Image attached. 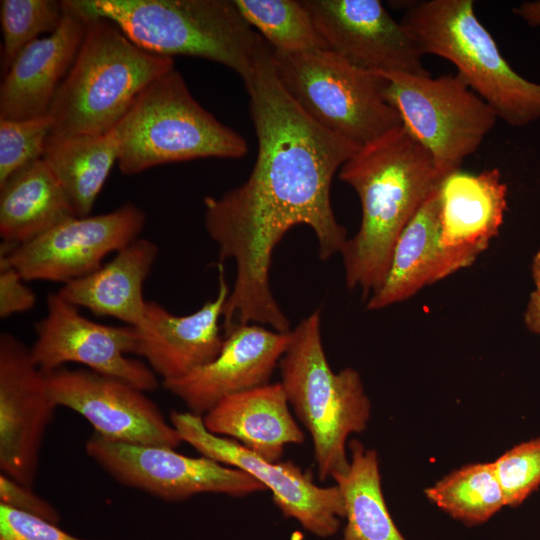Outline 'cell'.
Returning a JSON list of instances; mask_svg holds the SVG:
<instances>
[{
    "label": "cell",
    "mask_w": 540,
    "mask_h": 540,
    "mask_svg": "<svg viewBox=\"0 0 540 540\" xmlns=\"http://www.w3.org/2000/svg\"><path fill=\"white\" fill-rule=\"evenodd\" d=\"M258 142L253 170L219 198H204V224L220 262L236 264L223 311L228 333L245 324L290 332L269 281L272 254L284 234L305 224L315 233L319 257L340 253L347 241L330 200L335 173L359 148L309 117L282 87L270 47L243 81Z\"/></svg>",
    "instance_id": "1"
},
{
    "label": "cell",
    "mask_w": 540,
    "mask_h": 540,
    "mask_svg": "<svg viewBox=\"0 0 540 540\" xmlns=\"http://www.w3.org/2000/svg\"><path fill=\"white\" fill-rule=\"evenodd\" d=\"M339 178L355 190L362 208L358 232L340 252L346 284L367 297L383 282L399 235L442 178L403 125L360 148Z\"/></svg>",
    "instance_id": "2"
},
{
    "label": "cell",
    "mask_w": 540,
    "mask_h": 540,
    "mask_svg": "<svg viewBox=\"0 0 540 540\" xmlns=\"http://www.w3.org/2000/svg\"><path fill=\"white\" fill-rule=\"evenodd\" d=\"M84 4L87 30L49 111L51 139L109 132L152 81L174 68L172 58L140 48Z\"/></svg>",
    "instance_id": "3"
},
{
    "label": "cell",
    "mask_w": 540,
    "mask_h": 540,
    "mask_svg": "<svg viewBox=\"0 0 540 540\" xmlns=\"http://www.w3.org/2000/svg\"><path fill=\"white\" fill-rule=\"evenodd\" d=\"M94 13L116 24L140 48L172 58L217 62L242 81L270 48L235 0H87Z\"/></svg>",
    "instance_id": "4"
},
{
    "label": "cell",
    "mask_w": 540,
    "mask_h": 540,
    "mask_svg": "<svg viewBox=\"0 0 540 540\" xmlns=\"http://www.w3.org/2000/svg\"><path fill=\"white\" fill-rule=\"evenodd\" d=\"M279 367L288 402L312 438L320 480L345 474L350 465L347 440L367 428L371 403L355 369H331L322 345L319 309L291 331Z\"/></svg>",
    "instance_id": "5"
},
{
    "label": "cell",
    "mask_w": 540,
    "mask_h": 540,
    "mask_svg": "<svg viewBox=\"0 0 540 540\" xmlns=\"http://www.w3.org/2000/svg\"><path fill=\"white\" fill-rule=\"evenodd\" d=\"M400 22L424 54L451 62L497 118L515 127L540 119V84L525 79L510 66L477 18L474 1L416 2Z\"/></svg>",
    "instance_id": "6"
},
{
    "label": "cell",
    "mask_w": 540,
    "mask_h": 540,
    "mask_svg": "<svg viewBox=\"0 0 540 540\" xmlns=\"http://www.w3.org/2000/svg\"><path fill=\"white\" fill-rule=\"evenodd\" d=\"M118 168L134 175L199 158H241L246 140L202 107L173 68L152 81L113 128Z\"/></svg>",
    "instance_id": "7"
},
{
    "label": "cell",
    "mask_w": 540,
    "mask_h": 540,
    "mask_svg": "<svg viewBox=\"0 0 540 540\" xmlns=\"http://www.w3.org/2000/svg\"><path fill=\"white\" fill-rule=\"evenodd\" d=\"M275 73L296 104L320 126L365 147L402 125L385 100L384 78L330 49L273 51Z\"/></svg>",
    "instance_id": "8"
},
{
    "label": "cell",
    "mask_w": 540,
    "mask_h": 540,
    "mask_svg": "<svg viewBox=\"0 0 540 540\" xmlns=\"http://www.w3.org/2000/svg\"><path fill=\"white\" fill-rule=\"evenodd\" d=\"M375 73L384 78L385 100L429 152L442 179L477 151L498 119L457 73Z\"/></svg>",
    "instance_id": "9"
},
{
    "label": "cell",
    "mask_w": 540,
    "mask_h": 540,
    "mask_svg": "<svg viewBox=\"0 0 540 540\" xmlns=\"http://www.w3.org/2000/svg\"><path fill=\"white\" fill-rule=\"evenodd\" d=\"M85 452L118 483L168 502L201 493L244 497L266 490L238 468L205 456L189 457L171 447L113 441L93 432Z\"/></svg>",
    "instance_id": "10"
},
{
    "label": "cell",
    "mask_w": 540,
    "mask_h": 540,
    "mask_svg": "<svg viewBox=\"0 0 540 540\" xmlns=\"http://www.w3.org/2000/svg\"><path fill=\"white\" fill-rule=\"evenodd\" d=\"M169 421L182 442L202 456L238 468L263 484L285 518L296 520L306 531L321 538L339 530L345 504L337 485L318 486L291 461L265 460L233 439L212 434L200 415L172 410Z\"/></svg>",
    "instance_id": "11"
},
{
    "label": "cell",
    "mask_w": 540,
    "mask_h": 540,
    "mask_svg": "<svg viewBox=\"0 0 540 540\" xmlns=\"http://www.w3.org/2000/svg\"><path fill=\"white\" fill-rule=\"evenodd\" d=\"M146 222L133 203L85 217H72L21 245L1 244L0 261L14 267L25 281L63 284L102 266L104 258L139 238Z\"/></svg>",
    "instance_id": "12"
},
{
    "label": "cell",
    "mask_w": 540,
    "mask_h": 540,
    "mask_svg": "<svg viewBox=\"0 0 540 540\" xmlns=\"http://www.w3.org/2000/svg\"><path fill=\"white\" fill-rule=\"evenodd\" d=\"M47 312L35 324V341L30 348L33 362L43 373L78 363L92 371L124 380L144 392L159 386L157 375L135 354L134 327L110 326L84 317L78 307L58 292L49 293Z\"/></svg>",
    "instance_id": "13"
},
{
    "label": "cell",
    "mask_w": 540,
    "mask_h": 540,
    "mask_svg": "<svg viewBox=\"0 0 540 540\" xmlns=\"http://www.w3.org/2000/svg\"><path fill=\"white\" fill-rule=\"evenodd\" d=\"M44 374L56 406L77 412L106 439L174 449L182 442L158 405L124 380L87 368L61 367Z\"/></svg>",
    "instance_id": "14"
},
{
    "label": "cell",
    "mask_w": 540,
    "mask_h": 540,
    "mask_svg": "<svg viewBox=\"0 0 540 540\" xmlns=\"http://www.w3.org/2000/svg\"><path fill=\"white\" fill-rule=\"evenodd\" d=\"M56 404L30 348L9 332L0 335V470L33 486L45 432Z\"/></svg>",
    "instance_id": "15"
},
{
    "label": "cell",
    "mask_w": 540,
    "mask_h": 540,
    "mask_svg": "<svg viewBox=\"0 0 540 540\" xmlns=\"http://www.w3.org/2000/svg\"><path fill=\"white\" fill-rule=\"evenodd\" d=\"M330 50L372 72L428 74L425 55L378 0H302Z\"/></svg>",
    "instance_id": "16"
},
{
    "label": "cell",
    "mask_w": 540,
    "mask_h": 540,
    "mask_svg": "<svg viewBox=\"0 0 540 540\" xmlns=\"http://www.w3.org/2000/svg\"><path fill=\"white\" fill-rule=\"evenodd\" d=\"M290 340L291 331L254 323L237 326L225 336L215 359L162 385L189 412L203 416L228 396L268 384Z\"/></svg>",
    "instance_id": "17"
},
{
    "label": "cell",
    "mask_w": 540,
    "mask_h": 540,
    "mask_svg": "<svg viewBox=\"0 0 540 540\" xmlns=\"http://www.w3.org/2000/svg\"><path fill=\"white\" fill-rule=\"evenodd\" d=\"M56 31L27 45L3 75L0 119L22 120L49 114L85 37L89 13L84 0H62Z\"/></svg>",
    "instance_id": "18"
},
{
    "label": "cell",
    "mask_w": 540,
    "mask_h": 540,
    "mask_svg": "<svg viewBox=\"0 0 540 540\" xmlns=\"http://www.w3.org/2000/svg\"><path fill=\"white\" fill-rule=\"evenodd\" d=\"M218 281L216 297L188 315H175L157 302H147L144 321L134 328L135 355L145 358L163 381L180 378L219 354L224 342L219 322L231 291L221 262Z\"/></svg>",
    "instance_id": "19"
},
{
    "label": "cell",
    "mask_w": 540,
    "mask_h": 540,
    "mask_svg": "<svg viewBox=\"0 0 540 540\" xmlns=\"http://www.w3.org/2000/svg\"><path fill=\"white\" fill-rule=\"evenodd\" d=\"M440 243L458 269L470 266L488 247L507 211V185L498 169H461L438 187Z\"/></svg>",
    "instance_id": "20"
},
{
    "label": "cell",
    "mask_w": 540,
    "mask_h": 540,
    "mask_svg": "<svg viewBox=\"0 0 540 540\" xmlns=\"http://www.w3.org/2000/svg\"><path fill=\"white\" fill-rule=\"evenodd\" d=\"M280 382L228 396L202 416L212 434L239 442L259 457L277 462L289 444L305 435L293 418Z\"/></svg>",
    "instance_id": "21"
},
{
    "label": "cell",
    "mask_w": 540,
    "mask_h": 540,
    "mask_svg": "<svg viewBox=\"0 0 540 540\" xmlns=\"http://www.w3.org/2000/svg\"><path fill=\"white\" fill-rule=\"evenodd\" d=\"M458 270L440 243L437 188L426 198L399 235L386 276L368 298L366 308L378 310L405 301L425 286Z\"/></svg>",
    "instance_id": "22"
},
{
    "label": "cell",
    "mask_w": 540,
    "mask_h": 540,
    "mask_svg": "<svg viewBox=\"0 0 540 540\" xmlns=\"http://www.w3.org/2000/svg\"><path fill=\"white\" fill-rule=\"evenodd\" d=\"M151 240L137 238L96 271L65 283L58 294L76 307L109 316L134 328L145 318L143 285L158 256Z\"/></svg>",
    "instance_id": "23"
},
{
    "label": "cell",
    "mask_w": 540,
    "mask_h": 540,
    "mask_svg": "<svg viewBox=\"0 0 540 540\" xmlns=\"http://www.w3.org/2000/svg\"><path fill=\"white\" fill-rule=\"evenodd\" d=\"M75 216L62 186L43 158L0 185V236L5 244H24Z\"/></svg>",
    "instance_id": "24"
},
{
    "label": "cell",
    "mask_w": 540,
    "mask_h": 540,
    "mask_svg": "<svg viewBox=\"0 0 540 540\" xmlns=\"http://www.w3.org/2000/svg\"><path fill=\"white\" fill-rule=\"evenodd\" d=\"M119 144L114 130L100 135L48 138L43 159L62 186L76 216L90 215L112 167Z\"/></svg>",
    "instance_id": "25"
},
{
    "label": "cell",
    "mask_w": 540,
    "mask_h": 540,
    "mask_svg": "<svg viewBox=\"0 0 540 540\" xmlns=\"http://www.w3.org/2000/svg\"><path fill=\"white\" fill-rule=\"evenodd\" d=\"M348 446L349 468L333 478L345 504L346 524L340 540H407L387 508L376 451L358 440Z\"/></svg>",
    "instance_id": "26"
},
{
    "label": "cell",
    "mask_w": 540,
    "mask_h": 540,
    "mask_svg": "<svg viewBox=\"0 0 540 540\" xmlns=\"http://www.w3.org/2000/svg\"><path fill=\"white\" fill-rule=\"evenodd\" d=\"M425 495L466 526L485 523L506 506L492 462L462 466L428 487Z\"/></svg>",
    "instance_id": "27"
},
{
    "label": "cell",
    "mask_w": 540,
    "mask_h": 540,
    "mask_svg": "<svg viewBox=\"0 0 540 540\" xmlns=\"http://www.w3.org/2000/svg\"><path fill=\"white\" fill-rule=\"evenodd\" d=\"M235 3L274 52L291 54L329 49L302 0H235Z\"/></svg>",
    "instance_id": "28"
},
{
    "label": "cell",
    "mask_w": 540,
    "mask_h": 540,
    "mask_svg": "<svg viewBox=\"0 0 540 540\" xmlns=\"http://www.w3.org/2000/svg\"><path fill=\"white\" fill-rule=\"evenodd\" d=\"M63 18L61 1L2 0L1 70L4 75L17 55L43 33H53Z\"/></svg>",
    "instance_id": "29"
},
{
    "label": "cell",
    "mask_w": 540,
    "mask_h": 540,
    "mask_svg": "<svg viewBox=\"0 0 540 540\" xmlns=\"http://www.w3.org/2000/svg\"><path fill=\"white\" fill-rule=\"evenodd\" d=\"M51 128L49 114L22 120L0 119V185L43 158Z\"/></svg>",
    "instance_id": "30"
},
{
    "label": "cell",
    "mask_w": 540,
    "mask_h": 540,
    "mask_svg": "<svg viewBox=\"0 0 540 540\" xmlns=\"http://www.w3.org/2000/svg\"><path fill=\"white\" fill-rule=\"evenodd\" d=\"M492 463L506 506L521 505L540 487V438L514 446Z\"/></svg>",
    "instance_id": "31"
},
{
    "label": "cell",
    "mask_w": 540,
    "mask_h": 540,
    "mask_svg": "<svg viewBox=\"0 0 540 540\" xmlns=\"http://www.w3.org/2000/svg\"><path fill=\"white\" fill-rule=\"evenodd\" d=\"M0 540H98L67 533L58 524L0 503Z\"/></svg>",
    "instance_id": "32"
},
{
    "label": "cell",
    "mask_w": 540,
    "mask_h": 540,
    "mask_svg": "<svg viewBox=\"0 0 540 540\" xmlns=\"http://www.w3.org/2000/svg\"><path fill=\"white\" fill-rule=\"evenodd\" d=\"M0 503L55 524L61 520L59 511L51 503L35 494L31 487L3 473H0Z\"/></svg>",
    "instance_id": "33"
},
{
    "label": "cell",
    "mask_w": 540,
    "mask_h": 540,
    "mask_svg": "<svg viewBox=\"0 0 540 540\" xmlns=\"http://www.w3.org/2000/svg\"><path fill=\"white\" fill-rule=\"evenodd\" d=\"M20 273L9 264L0 261V318L23 313L36 303L33 290L25 285Z\"/></svg>",
    "instance_id": "34"
},
{
    "label": "cell",
    "mask_w": 540,
    "mask_h": 540,
    "mask_svg": "<svg viewBox=\"0 0 540 540\" xmlns=\"http://www.w3.org/2000/svg\"><path fill=\"white\" fill-rule=\"evenodd\" d=\"M513 12L529 26L540 27V0L522 2Z\"/></svg>",
    "instance_id": "35"
},
{
    "label": "cell",
    "mask_w": 540,
    "mask_h": 540,
    "mask_svg": "<svg viewBox=\"0 0 540 540\" xmlns=\"http://www.w3.org/2000/svg\"><path fill=\"white\" fill-rule=\"evenodd\" d=\"M524 320L530 331L540 335V294L536 291L530 294Z\"/></svg>",
    "instance_id": "36"
},
{
    "label": "cell",
    "mask_w": 540,
    "mask_h": 540,
    "mask_svg": "<svg viewBox=\"0 0 540 540\" xmlns=\"http://www.w3.org/2000/svg\"><path fill=\"white\" fill-rule=\"evenodd\" d=\"M532 277L535 284V291L540 294V251H538L533 257Z\"/></svg>",
    "instance_id": "37"
}]
</instances>
